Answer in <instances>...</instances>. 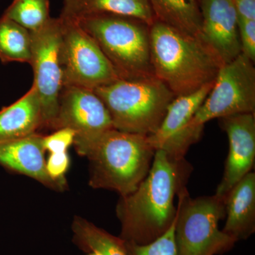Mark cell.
<instances>
[{"label": "cell", "instance_id": "obj_11", "mask_svg": "<svg viewBox=\"0 0 255 255\" xmlns=\"http://www.w3.org/2000/svg\"><path fill=\"white\" fill-rule=\"evenodd\" d=\"M226 132L229 151L216 195L225 197L236 183L253 171L255 160V114H243L219 119Z\"/></svg>", "mask_w": 255, "mask_h": 255}, {"label": "cell", "instance_id": "obj_26", "mask_svg": "<svg viewBox=\"0 0 255 255\" xmlns=\"http://www.w3.org/2000/svg\"><path fill=\"white\" fill-rule=\"evenodd\" d=\"M238 18L255 20V0H233Z\"/></svg>", "mask_w": 255, "mask_h": 255}, {"label": "cell", "instance_id": "obj_10", "mask_svg": "<svg viewBox=\"0 0 255 255\" xmlns=\"http://www.w3.org/2000/svg\"><path fill=\"white\" fill-rule=\"evenodd\" d=\"M68 128L75 140H91L114 128L110 112L94 90L65 85L60 95L54 130Z\"/></svg>", "mask_w": 255, "mask_h": 255}, {"label": "cell", "instance_id": "obj_20", "mask_svg": "<svg viewBox=\"0 0 255 255\" xmlns=\"http://www.w3.org/2000/svg\"><path fill=\"white\" fill-rule=\"evenodd\" d=\"M31 46V32L2 15L0 18V61L30 63Z\"/></svg>", "mask_w": 255, "mask_h": 255}, {"label": "cell", "instance_id": "obj_17", "mask_svg": "<svg viewBox=\"0 0 255 255\" xmlns=\"http://www.w3.org/2000/svg\"><path fill=\"white\" fill-rule=\"evenodd\" d=\"M96 14L135 18L150 26L156 21L149 0H64L62 16L77 18Z\"/></svg>", "mask_w": 255, "mask_h": 255}, {"label": "cell", "instance_id": "obj_16", "mask_svg": "<svg viewBox=\"0 0 255 255\" xmlns=\"http://www.w3.org/2000/svg\"><path fill=\"white\" fill-rule=\"evenodd\" d=\"M41 127V104L33 85L21 98L0 111V142L28 136Z\"/></svg>", "mask_w": 255, "mask_h": 255}, {"label": "cell", "instance_id": "obj_9", "mask_svg": "<svg viewBox=\"0 0 255 255\" xmlns=\"http://www.w3.org/2000/svg\"><path fill=\"white\" fill-rule=\"evenodd\" d=\"M254 63L243 53L220 69L214 86L193 122L198 125L213 119L255 113Z\"/></svg>", "mask_w": 255, "mask_h": 255}, {"label": "cell", "instance_id": "obj_6", "mask_svg": "<svg viewBox=\"0 0 255 255\" xmlns=\"http://www.w3.org/2000/svg\"><path fill=\"white\" fill-rule=\"evenodd\" d=\"M175 242L179 255H217L231 251L236 241L219 228L226 216L225 198L192 199L187 189L178 194Z\"/></svg>", "mask_w": 255, "mask_h": 255}, {"label": "cell", "instance_id": "obj_21", "mask_svg": "<svg viewBox=\"0 0 255 255\" xmlns=\"http://www.w3.org/2000/svg\"><path fill=\"white\" fill-rule=\"evenodd\" d=\"M29 31L41 28L50 19L49 0H13L3 14Z\"/></svg>", "mask_w": 255, "mask_h": 255}, {"label": "cell", "instance_id": "obj_3", "mask_svg": "<svg viewBox=\"0 0 255 255\" xmlns=\"http://www.w3.org/2000/svg\"><path fill=\"white\" fill-rule=\"evenodd\" d=\"M154 75L176 97L215 81L223 65L200 36H192L156 21L150 26Z\"/></svg>", "mask_w": 255, "mask_h": 255}, {"label": "cell", "instance_id": "obj_8", "mask_svg": "<svg viewBox=\"0 0 255 255\" xmlns=\"http://www.w3.org/2000/svg\"><path fill=\"white\" fill-rule=\"evenodd\" d=\"M61 32L60 17L50 18L44 26L31 32V59L29 64L33 70V86L41 104V128L53 130L60 95L63 88L60 57Z\"/></svg>", "mask_w": 255, "mask_h": 255}, {"label": "cell", "instance_id": "obj_27", "mask_svg": "<svg viewBox=\"0 0 255 255\" xmlns=\"http://www.w3.org/2000/svg\"><path fill=\"white\" fill-rule=\"evenodd\" d=\"M89 255H100V253H90Z\"/></svg>", "mask_w": 255, "mask_h": 255}, {"label": "cell", "instance_id": "obj_1", "mask_svg": "<svg viewBox=\"0 0 255 255\" xmlns=\"http://www.w3.org/2000/svg\"><path fill=\"white\" fill-rule=\"evenodd\" d=\"M191 165L185 158L176 160L156 150L147 177L131 194L121 196L117 215L119 238L137 245L148 244L170 228L177 216L174 201L186 187Z\"/></svg>", "mask_w": 255, "mask_h": 255}, {"label": "cell", "instance_id": "obj_24", "mask_svg": "<svg viewBox=\"0 0 255 255\" xmlns=\"http://www.w3.org/2000/svg\"><path fill=\"white\" fill-rule=\"evenodd\" d=\"M241 52L253 63L255 61V20L238 18Z\"/></svg>", "mask_w": 255, "mask_h": 255}, {"label": "cell", "instance_id": "obj_15", "mask_svg": "<svg viewBox=\"0 0 255 255\" xmlns=\"http://www.w3.org/2000/svg\"><path fill=\"white\" fill-rule=\"evenodd\" d=\"M226 222L223 232L236 242L255 232V174L249 172L225 196Z\"/></svg>", "mask_w": 255, "mask_h": 255}, {"label": "cell", "instance_id": "obj_19", "mask_svg": "<svg viewBox=\"0 0 255 255\" xmlns=\"http://www.w3.org/2000/svg\"><path fill=\"white\" fill-rule=\"evenodd\" d=\"M73 241L82 251L102 255H127L125 242L80 216L72 224Z\"/></svg>", "mask_w": 255, "mask_h": 255}, {"label": "cell", "instance_id": "obj_7", "mask_svg": "<svg viewBox=\"0 0 255 255\" xmlns=\"http://www.w3.org/2000/svg\"><path fill=\"white\" fill-rule=\"evenodd\" d=\"M60 17L63 87L73 85L95 90L120 79L98 45L78 23L62 15Z\"/></svg>", "mask_w": 255, "mask_h": 255}, {"label": "cell", "instance_id": "obj_18", "mask_svg": "<svg viewBox=\"0 0 255 255\" xmlns=\"http://www.w3.org/2000/svg\"><path fill=\"white\" fill-rule=\"evenodd\" d=\"M156 20L178 30L200 36L201 12L198 0H149Z\"/></svg>", "mask_w": 255, "mask_h": 255}, {"label": "cell", "instance_id": "obj_5", "mask_svg": "<svg viewBox=\"0 0 255 255\" xmlns=\"http://www.w3.org/2000/svg\"><path fill=\"white\" fill-rule=\"evenodd\" d=\"M94 92L110 112L114 128L147 136L157 131L175 98L155 76L119 79Z\"/></svg>", "mask_w": 255, "mask_h": 255}, {"label": "cell", "instance_id": "obj_23", "mask_svg": "<svg viewBox=\"0 0 255 255\" xmlns=\"http://www.w3.org/2000/svg\"><path fill=\"white\" fill-rule=\"evenodd\" d=\"M75 135L76 132L68 128L58 129L50 135H43V147L50 153L67 152L74 143Z\"/></svg>", "mask_w": 255, "mask_h": 255}, {"label": "cell", "instance_id": "obj_14", "mask_svg": "<svg viewBox=\"0 0 255 255\" xmlns=\"http://www.w3.org/2000/svg\"><path fill=\"white\" fill-rule=\"evenodd\" d=\"M214 82L172 101L157 131L147 136L155 150L163 145L182 144L190 137L194 130L191 119L204 104Z\"/></svg>", "mask_w": 255, "mask_h": 255}, {"label": "cell", "instance_id": "obj_2", "mask_svg": "<svg viewBox=\"0 0 255 255\" xmlns=\"http://www.w3.org/2000/svg\"><path fill=\"white\" fill-rule=\"evenodd\" d=\"M90 162V184L125 196L136 190L152 166L155 150L147 135L111 129L91 140H74Z\"/></svg>", "mask_w": 255, "mask_h": 255}, {"label": "cell", "instance_id": "obj_22", "mask_svg": "<svg viewBox=\"0 0 255 255\" xmlns=\"http://www.w3.org/2000/svg\"><path fill=\"white\" fill-rule=\"evenodd\" d=\"M175 220L160 237L148 244L137 245L125 242L127 255H179L175 242Z\"/></svg>", "mask_w": 255, "mask_h": 255}, {"label": "cell", "instance_id": "obj_25", "mask_svg": "<svg viewBox=\"0 0 255 255\" xmlns=\"http://www.w3.org/2000/svg\"><path fill=\"white\" fill-rule=\"evenodd\" d=\"M70 166L68 152L50 153L46 162V170L53 180L67 187L65 175Z\"/></svg>", "mask_w": 255, "mask_h": 255}, {"label": "cell", "instance_id": "obj_4", "mask_svg": "<svg viewBox=\"0 0 255 255\" xmlns=\"http://www.w3.org/2000/svg\"><path fill=\"white\" fill-rule=\"evenodd\" d=\"M73 19L93 38L120 79L155 76L151 63L150 26L117 15H88Z\"/></svg>", "mask_w": 255, "mask_h": 255}, {"label": "cell", "instance_id": "obj_13", "mask_svg": "<svg viewBox=\"0 0 255 255\" xmlns=\"http://www.w3.org/2000/svg\"><path fill=\"white\" fill-rule=\"evenodd\" d=\"M43 135L36 132L28 136L0 142V165L27 176L54 190L66 187L53 180L46 170Z\"/></svg>", "mask_w": 255, "mask_h": 255}, {"label": "cell", "instance_id": "obj_12", "mask_svg": "<svg viewBox=\"0 0 255 255\" xmlns=\"http://www.w3.org/2000/svg\"><path fill=\"white\" fill-rule=\"evenodd\" d=\"M200 36L223 65L241 54L238 16L233 0H200Z\"/></svg>", "mask_w": 255, "mask_h": 255}]
</instances>
